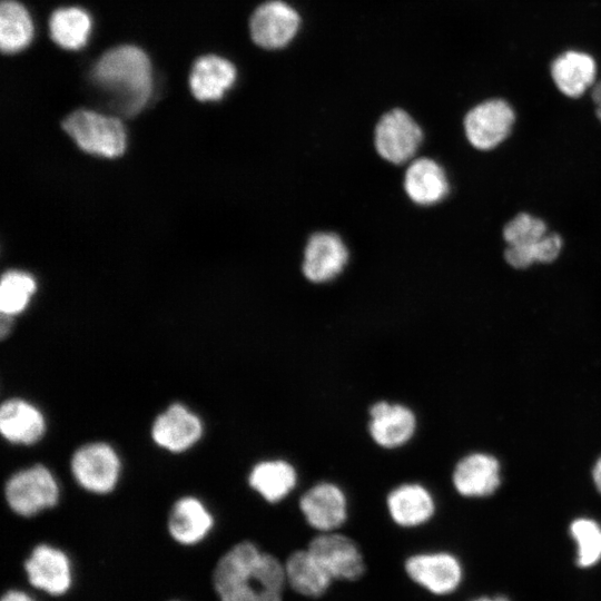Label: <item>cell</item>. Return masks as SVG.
Here are the masks:
<instances>
[{"mask_svg":"<svg viewBox=\"0 0 601 601\" xmlns=\"http://www.w3.org/2000/svg\"><path fill=\"white\" fill-rule=\"evenodd\" d=\"M213 583L219 601H282L284 563L252 541L233 545L217 561Z\"/></svg>","mask_w":601,"mask_h":601,"instance_id":"cell-1","label":"cell"},{"mask_svg":"<svg viewBox=\"0 0 601 601\" xmlns=\"http://www.w3.org/2000/svg\"><path fill=\"white\" fill-rule=\"evenodd\" d=\"M91 79L120 114L132 116L151 93V67L138 47L121 45L105 51L91 69Z\"/></svg>","mask_w":601,"mask_h":601,"instance_id":"cell-2","label":"cell"},{"mask_svg":"<svg viewBox=\"0 0 601 601\" xmlns=\"http://www.w3.org/2000/svg\"><path fill=\"white\" fill-rule=\"evenodd\" d=\"M503 238L508 244L504 258L518 269L555 260L563 245L559 234L548 233L545 223L528 213H520L506 223Z\"/></svg>","mask_w":601,"mask_h":601,"instance_id":"cell-3","label":"cell"},{"mask_svg":"<svg viewBox=\"0 0 601 601\" xmlns=\"http://www.w3.org/2000/svg\"><path fill=\"white\" fill-rule=\"evenodd\" d=\"M425 142V130L418 120L402 107L385 110L373 128V145L384 161L405 167L420 156Z\"/></svg>","mask_w":601,"mask_h":601,"instance_id":"cell-4","label":"cell"},{"mask_svg":"<svg viewBox=\"0 0 601 601\" xmlns=\"http://www.w3.org/2000/svg\"><path fill=\"white\" fill-rule=\"evenodd\" d=\"M4 499L17 515L29 518L56 506L60 487L46 465L33 464L9 476L4 484Z\"/></svg>","mask_w":601,"mask_h":601,"instance_id":"cell-5","label":"cell"},{"mask_svg":"<svg viewBox=\"0 0 601 601\" xmlns=\"http://www.w3.org/2000/svg\"><path fill=\"white\" fill-rule=\"evenodd\" d=\"M62 128L79 148L90 154L114 158L126 148V131L116 117L79 109L62 121Z\"/></svg>","mask_w":601,"mask_h":601,"instance_id":"cell-6","label":"cell"},{"mask_svg":"<svg viewBox=\"0 0 601 601\" xmlns=\"http://www.w3.org/2000/svg\"><path fill=\"white\" fill-rule=\"evenodd\" d=\"M351 250L344 237L335 230L312 233L304 246L300 270L315 285L336 280L347 268Z\"/></svg>","mask_w":601,"mask_h":601,"instance_id":"cell-7","label":"cell"},{"mask_svg":"<svg viewBox=\"0 0 601 601\" xmlns=\"http://www.w3.org/2000/svg\"><path fill=\"white\" fill-rule=\"evenodd\" d=\"M70 470L83 490L93 494H108L118 484L121 461L117 451L107 442H90L73 452Z\"/></svg>","mask_w":601,"mask_h":601,"instance_id":"cell-8","label":"cell"},{"mask_svg":"<svg viewBox=\"0 0 601 601\" xmlns=\"http://www.w3.org/2000/svg\"><path fill=\"white\" fill-rule=\"evenodd\" d=\"M515 121L512 106L493 98L472 107L463 118V130L469 144L479 150L499 146L511 132Z\"/></svg>","mask_w":601,"mask_h":601,"instance_id":"cell-9","label":"cell"},{"mask_svg":"<svg viewBox=\"0 0 601 601\" xmlns=\"http://www.w3.org/2000/svg\"><path fill=\"white\" fill-rule=\"evenodd\" d=\"M299 28V13L282 0L263 2L249 18L253 42L266 50L285 48L295 38Z\"/></svg>","mask_w":601,"mask_h":601,"instance_id":"cell-10","label":"cell"},{"mask_svg":"<svg viewBox=\"0 0 601 601\" xmlns=\"http://www.w3.org/2000/svg\"><path fill=\"white\" fill-rule=\"evenodd\" d=\"M404 571L416 585L435 595L454 592L463 578L457 558L444 551L412 554L404 562Z\"/></svg>","mask_w":601,"mask_h":601,"instance_id":"cell-11","label":"cell"},{"mask_svg":"<svg viewBox=\"0 0 601 601\" xmlns=\"http://www.w3.org/2000/svg\"><path fill=\"white\" fill-rule=\"evenodd\" d=\"M23 569L29 583L49 595H63L72 585L71 560L63 550L55 545H36L26 559Z\"/></svg>","mask_w":601,"mask_h":601,"instance_id":"cell-12","label":"cell"},{"mask_svg":"<svg viewBox=\"0 0 601 601\" xmlns=\"http://www.w3.org/2000/svg\"><path fill=\"white\" fill-rule=\"evenodd\" d=\"M307 549L333 580L355 581L365 571L364 558L357 543L338 532L318 533Z\"/></svg>","mask_w":601,"mask_h":601,"instance_id":"cell-13","label":"cell"},{"mask_svg":"<svg viewBox=\"0 0 601 601\" xmlns=\"http://www.w3.org/2000/svg\"><path fill=\"white\" fill-rule=\"evenodd\" d=\"M402 185L408 200L423 208L442 204L451 191L445 167L426 155L417 156L404 167Z\"/></svg>","mask_w":601,"mask_h":601,"instance_id":"cell-14","label":"cell"},{"mask_svg":"<svg viewBox=\"0 0 601 601\" xmlns=\"http://www.w3.org/2000/svg\"><path fill=\"white\" fill-rule=\"evenodd\" d=\"M298 509L307 524L319 533L337 531L348 516L346 494L327 481L307 489L299 497Z\"/></svg>","mask_w":601,"mask_h":601,"instance_id":"cell-15","label":"cell"},{"mask_svg":"<svg viewBox=\"0 0 601 601\" xmlns=\"http://www.w3.org/2000/svg\"><path fill=\"white\" fill-rule=\"evenodd\" d=\"M203 434L200 417L181 403L167 406L151 424L152 441L170 453L186 452L198 443Z\"/></svg>","mask_w":601,"mask_h":601,"instance_id":"cell-16","label":"cell"},{"mask_svg":"<svg viewBox=\"0 0 601 601\" xmlns=\"http://www.w3.org/2000/svg\"><path fill=\"white\" fill-rule=\"evenodd\" d=\"M368 414V434L380 447H401L410 442L416 432V415L404 404L377 401L372 404Z\"/></svg>","mask_w":601,"mask_h":601,"instance_id":"cell-17","label":"cell"},{"mask_svg":"<svg viewBox=\"0 0 601 601\" xmlns=\"http://www.w3.org/2000/svg\"><path fill=\"white\" fill-rule=\"evenodd\" d=\"M0 431L4 440L17 445H32L46 434L47 421L31 402L11 397L0 407Z\"/></svg>","mask_w":601,"mask_h":601,"instance_id":"cell-18","label":"cell"},{"mask_svg":"<svg viewBox=\"0 0 601 601\" xmlns=\"http://www.w3.org/2000/svg\"><path fill=\"white\" fill-rule=\"evenodd\" d=\"M386 509L395 524L411 529L423 525L433 518L435 502L422 484L403 483L388 492Z\"/></svg>","mask_w":601,"mask_h":601,"instance_id":"cell-19","label":"cell"},{"mask_svg":"<svg viewBox=\"0 0 601 601\" xmlns=\"http://www.w3.org/2000/svg\"><path fill=\"white\" fill-rule=\"evenodd\" d=\"M214 516L196 496H183L171 506L167 529L169 535L179 544L195 545L213 530Z\"/></svg>","mask_w":601,"mask_h":601,"instance_id":"cell-20","label":"cell"},{"mask_svg":"<svg viewBox=\"0 0 601 601\" xmlns=\"http://www.w3.org/2000/svg\"><path fill=\"white\" fill-rule=\"evenodd\" d=\"M236 76V68L229 60L217 55H205L191 66L189 88L200 101L219 100L231 88Z\"/></svg>","mask_w":601,"mask_h":601,"instance_id":"cell-21","label":"cell"},{"mask_svg":"<svg viewBox=\"0 0 601 601\" xmlns=\"http://www.w3.org/2000/svg\"><path fill=\"white\" fill-rule=\"evenodd\" d=\"M452 481L463 496L490 495L500 485L499 462L484 453L469 454L456 463Z\"/></svg>","mask_w":601,"mask_h":601,"instance_id":"cell-22","label":"cell"},{"mask_svg":"<svg viewBox=\"0 0 601 601\" xmlns=\"http://www.w3.org/2000/svg\"><path fill=\"white\" fill-rule=\"evenodd\" d=\"M550 72L555 87L564 96L579 98L594 86L597 62L587 52L569 50L552 61Z\"/></svg>","mask_w":601,"mask_h":601,"instance_id":"cell-23","label":"cell"},{"mask_svg":"<svg viewBox=\"0 0 601 601\" xmlns=\"http://www.w3.org/2000/svg\"><path fill=\"white\" fill-rule=\"evenodd\" d=\"M247 481L266 502L275 504L283 501L295 489L297 471L286 460H263L250 469Z\"/></svg>","mask_w":601,"mask_h":601,"instance_id":"cell-24","label":"cell"},{"mask_svg":"<svg viewBox=\"0 0 601 601\" xmlns=\"http://www.w3.org/2000/svg\"><path fill=\"white\" fill-rule=\"evenodd\" d=\"M284 569L287 585L307 598L322 597L334 581L307 548L292 552Z\"/></svg>","mask_w":601,"mask_h":601,"instance_id":"cell-25","label":"cell"},{"mask_svg":"<svg viewBox=\"0 0 601 601\" xmlns=\"http://www.w3.org/2000/svg\"><path fill=\"white\" fill-rule=\"evenodd\" d=\"M90 27L88 13L76 7L59 8L49 18L50 38L63 49L81 48L87 41Z\"/></svg>","mask_w":601,"mask_h":601,"instance_id":"cell-26","label":"cell"},{"mask_svg":"<svg viewBox=\"0 0 601 601\" xmlns=\"http://www.w3.org/2000/svg\"><path fill=\"white\" fill-rule=\"evenodd\" d=\"M33 35L31 19L26 8L16 0L0 3V49L13 53L26 48Z\"/></svg>","mask_w":601,"mask_h":601,"instance_id":"cell-27","label":"cell"},{"mask_svg":"<svg viewBox=\"0 0 601 601\" xmlns=\"http://www.w3.org/2000/svg\"><path fill=\"white\" fill-rule=\"evenodd\" d=\"M36 290L35 279L21 272H8L1 278L0 309L1 314L14 316L27 307Z\"/></svg>","mask_w":601,"mask_h":601,"instance_id":"cell-28","label":"cell"},{"mask_svg":"<svg viewBox=\"0 0 601 601\" xmlns=\"http://www.w3.org/2000/svg\"><path fill=\"white\" fill-rule=\"evenodd\" d=\"M570 532L578 545L577 564L590 568L601 559V526L590 519H577L570 525Z\"/></svg>","mask_w":601,"mask_h":601,"instance_id":"cell-29","label":"cell"},{"mask_svg":"<svg viewBox=\"0 0 601 601\" xmlns=\"http://www.w3.org/2000/svg\"><path fill=\"white\" fill-rule=\"evenodd\" d=\"M1 601H36L29 593L18 589H10L1 597Z\"/></svg>","mask_w":601,"mask_h":601,"instance_id":"cell-30","label":"cell"},{"mask_svg":"<svg viewBox=\"0 0 601 601\" xmlns=\"http://www.w3.org/2000/svg\"><path fill=\"white\" fill-rule=\"evenodd\" d=\"M591 98L595 106L597 117L601 121V80L592 87Z\"/></svg>","mask_w":601,"mask_h":601,"instance_id":"cell-31","label":"cell"},{"mask_svg":"<svg viewBox=\"0 0 601 601\" xmlns=\"http://www.w3.org/2000/svg\"><path fill=\"white\" fill-rule=\"evenodd\" d=\"M11 326H12V316L1 314L0 333H1L2 338H4L7 334H9Z\"/></svg>","mask_w":601,"mask_h":601,"instance_id":"cell-32","label":"cell"},{"mask_svg":"<svg viewBox=\"0 0 601 601\" xmlns=\"http://www.w3.org/2000/svg\"><path fill=\"white\" fill-rule=\"evenodd\" d=\"M592 476L598 491L601 493V457L594 464Z\"/></svg>","mask_w":601,"mask_h":601,"instance_id":"cell-33","label":"cell"},{"mask_svg":"<svg viewBox=\"0 0 601 601\" xmlns=\"http://www.w3.org/2000/svg\"><path fill=\"white\" fill-rule=\"evenodd\" d=\"M473 601H509V599H506L503 595H497V597H493V598L481 597V598L474 599Z\"/></svg>","mask_w":601,"mask_h":601,"instance_id":"cell-34","label":"cell"}]
</instances>
